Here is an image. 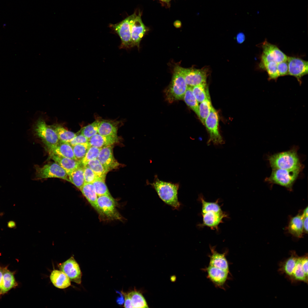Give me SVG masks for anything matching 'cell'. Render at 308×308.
I'll use <instances>...</instances> for the list:
<instances>
[{"instance_id": "f6af8a7d", "label": "cell", "mask_w": 308, "mask_h": 308, "mask_svg": "<svg viewBox=\"0 0 308 308\" xmlns=\"http://www.w3.org/2000/svg\"><path fill=\"white\" fill-rule=\"evenodd\" d=\"M303 231L305 233H307L308 232V216H303Z\"/></svg>"}, {"instance_id": "7402d4cb", "label": "cell", "mask_w": 308, "mask_h": 308, "mask_svg": "<svg viewBox=\"0 0 308 308\" xmlns=\"http://www.w3.org/2000/svg\"><path fill=\"white\" fill-rule=\"evenodd\" d=\"M49 154L51 159L59 164L68 175L73 171L82 166L81 162L77 160L52 153Z\"/></svg>"}, {"instance_id": "8992f818", "label": "cell", "mask_w": 308, "mask_h": 308, "mask_svg": "<svg viewBox=\"0 0 308 308\" xmlns=\"http://www.w3.org/2000/svg\"><path fill=\"white\" fill-rule=\"evenodd\" d=\"M33 128L35 135L42 140L47 148L55 146L59 143V141L54 130L51 125L47 124L43 119L37 120Z\"/></svg>"}, {"instance_id": "ac0fdd59", "label": "cell", "mask_w": 308, "mask_h": 308, "mask_svg": "<svg viewBox=\"0 0 308 308\" xmlns=\"http://www.w3.org/2000/svg\"><path fill=\"white\" fill-rule=\"evenodd\" d=\"M145 27L143 23L141 15H136L133 19L131 25V47L135 46H139L140 42L145 32Z\"/></svg>"}, {"instance_id": "d4e9b609", "label": "cell", "mask_w": 308, "mask_h": 308, "mask_svg": "<svg viewBox=\"0 0 308 308\" xmlns=\"http://www.w3.org/2000/svg\"><path fill=\"white\" fill-rule=\"evenodd\" d=\"M50 277L53 285L58 288L64 289L71 285L70 280L68 277L60 270H54L51 272Z\"/></svg>"}, {"instance_id": "d6a6232c", "label": "cell", "mask_w": 308, "mask_h": 308, "mask_svg": "<svg viewBox=\"0 0 308 308\" xmlns=\"http://www.w3.org/2000/svg\"><path fill=\"white\" fill-rule=\"evenodd\" d=\"M192 88L193 94L198 103L210 97L206 83L195 86L192 87Z\"/></svg>"}, {"instance_id": "7bdbcfd3", "label": "cell", "mask_w": 308, "mask_h": 308, "mask_svg": "<svg viewBox=\"0 0 308 308\" xmlns=\"http://www.w3.org/2000/svg\"><path fill=\"white\" fill-rule=\"evenodd\" d=\"M277 68L279 76L288 75V66L287 61L278 63Z\"/></svg>"}, {"instance_id": "1f68e13d", "label": "cell", "mask_w": 308, "mask_h": 308, "mask_svg": "<svg viewBox=\"0 0 308 308\" xmlns=\"http://www.w3.org/2000/svg\"><path fill=\"white\" fill-rule=\"evenodd\" d=\"M183 99L187 105L199 117V104L193 92L192 87L188 86Z\"/></svg>"}, {"instance_id": "2e32d148", "label": "cell", "mask_w": 308, "mask_h": 308, "mask_svg": "<svg viewBox=\"0 0 308 308\" xmlns=\"http://www.w3.org/2000/svg\"><path fill=\"white\" fill-rule=\"evenodd\" d=\"M124 298L125 308H148L147 303L142 294L135 290L127 292H121Z\"/></svg>"}, {"instance_id": "bcb514c9", "label": "cell", "mask_w": 308, "mask_h": 308, "mask_svg": "<svg viewBox=\"0 0 308 308\" xmlns=\"http://www.w3.org/2000/svg\"><path fill=\"white\" fill-rule=\"evenodd\" d=\"M237 37V40L240 43L242 42L245 40V36L242 33L238 34Z\"/></svg>"}, {"instance_id": "9a60e30c", "label": "cell", "mask_w": 308, "mask_h": 308, "mask_svg": "<svg viewBox=\"0 0 308 308\" xmlns=\"http://www.w3.org/2000/svg\"><path fill=\"white\" fill-rule=\"evenodd\" d=\"M97 159L107 173L113 169L117 168L120 165L114 157L112 145L102 148Z\"/></svg>"}, {"instance_id": "5b68a950", "label": "cell", "mask_w": 308, "mask_h": 308, "mask_svg": "<svg viewBox=\"0 0 308 308\" xmlns=\"http://www.w3.org/2000/svg\"><path fill=\"white\" fill-rule=\"evenodd\" d=\"M188 87L183 76L176 66L171 84L165 92L167 100L171 103L183 99Z\"/></svg>"}, {"instance_id": "f1b7e54d", "label": "cell", "mask_w": 308, "mask_h": 308, "mask_svg": "<svg viewBox=\"0 0 308 308\" xmlns=\"http://www.w3.org/2000/svg\"><path fill=\"white\" fill-rule=\"evenodd\" d=\"M308 278V275L305 273L302 266L301 256H299L290 281L292 283L302 282L307 283Z\"/></svg>"}, {"instance_id": "5bb4252c", "label": "cell", "mask_w": 308, "mask_h": 308, "mask_svg": "<svg viewBox=\"0 0 308 308\" xmlns=\"http://www.w3.org/2000/svg\"><path fill=\"white\" fill-rule=\"evenodd\" d=\"M202 270L206 272L207 277L216 287L225 289L224 286L228 279L229 275L230 274V271L209 265Z\"/></svg>"}, {"instance_id": "d590c367", "label": "cell", "mask_w": 308, "mask_h": 308, "mask_svg": "<svg viewBox=\"0 0 308 308\" xmlns=\"http://www.w3.org/2000/svg\"><path fill=\"white\" fill-rule=\"evenodd\" d=\"M277 63L272 61L260 64V66L267 71L268 80H276L279 76L277 68Z\"/></svg>"}, {"instance_id": "ba28073f", "label": "cell", "mask_w": 308, "mask_h": 308, "mask_svg": "<svg viewBox=\"0 0 308 308\" xmlns=\"http://www.w3.org/2000/svg\"><path fill=\"white\" fill-rule=\"evenodd\" d=\"M205 125L209 135L207 144L212 143L215 145L224 143L219 129V117L218 112L212 107L208 116L205 120Z\"/></svg>"}, {"instance_id": "4316f807", "label": "cell", "mask_w": 308, "mask_h": 308, "mask_svg": "<svg viewBox=\"0 0 308 308\" xmlns=\"http://www.w3.org/2000/svg\"><path fill=\"white\" fill-rule=\"evenodd\" d=\"M303 216L298 214L292 217L289 222L288 230L289 232L294 236L301 238L304 232L303 228Z\"/></svg>"}, {"instance_id": "484cf974", "label": "cell", "mask_w": 308, "mask_h": 308, "mask_svg": "<svg viewBox=\"0 0 308 308\" xmlns=\"http://www.w3.org/2000/svg\"><path fill=\"white\" fill-rule=\"evenodd\" d=\"M118 137L104 136L97 133L89 139L88 142L91 146L102 148L112 145L118 142Z\"/></svg>"}, {"instance_id": "44dd1931", "label": "cell", "mask_w": 308, "mask_h": 308, "mask_svg": "<svg viewBox=\"0 0 308 308\" xmlns=\"http://www.w3.org/2000/svg\"><path fill=\"white\" fill-rule=\"evenodd\" d=\"M211 254L209 255V265L225 271H229V265L226 257L227 251L223 253L217 252L215 246H210Z\"/></svg>"}, {"instance_id": "b9f144b4", "label": "cell", "mask_w": 308, "mask_h": 308, "mask_svg": "<svg viewBox=\"0 0 308 308\" xmlns=\"http://www.w3.org/2000/svg\"><path fill=\"white\" fill-rule=\"evenodd\" d=\"M85 183H92L96 179L93 171L87 165L84 166Z\"/></svg>"}, {"instance_id": "8fae6325", "label": "cell", "mask_w": 308, "mask_h": 308, "mask_svg": "<svg viewBox=\"0 0 308 308\" xmlns=\"http://www.w3.org/2000/svg\"><path fill=\"white\" fill-rule=\"evenodd\" d=\"M262 46L263 52L260 64L272 61L278 63L287 61V56L276 45L266 40Z\"/></svg>"}, {"instance_id": "9c48e42d", "label": "cell", "mask_w": 308, "mask_h": 308, "mask_svg": "<svg viewBox=\"0 0 308 308\" xmlns=\"http://www.w3.org/2000/svg\"><path fill=\"white\" fill-rule=\"evenodd\" d=\"M35 169V178L37 179L57 178L70 182L66 171L56 162L46 164L41 167H36Z\"/></svg>"}, {"instance_id": "52a82bcc", "label": "cell", "mask_w": 308, "mask_h": 308, "mask_svg": "<svg viewBox=\"0 0 308 308\" xmlns=\"http://www.w3.org/2000/svg\"><path fill=\"white\" fill-rule=\"evenodd\" d=\"M136 15L133 13L120 22L110 24V27L119 36L121 40L120 48L128 49L131 47V25Z\"/></svg>"}, {"instance_id": "ab89813d", "label": "cell", "mask_w": 308, "mask_h": 308, "mask_svg": "<svg viewBox=\"0 0 308 308\" xmlns=\"http://www.w3.org/2000/svg\"><path fill=\"white\" fill-rule=\"evenodd\" d=\"M100 121L96 119L94 121L82 129L81 133L88 139L95 134L98 133V126Z\"/></svg>"}, {"instance_id": "836d02e7", "label": "cell", "mask_w": 308, "mask_h": 308, "mask_svg": "<svg viewBox=\"0 0 308 308\" xmlns=\"http://www.w3.org/2000/svg\"><path fill=\"white\" fill-rule=\"evenodd\" d=\"M212 107L210 97L200 102L199 105V118L204 125Z\"/></svg>"}, {"instance_id": "4dcf8cb0", "label": "cell", "mask_w": 308, "mask_h": 308, "mask_svg": "<svg viewBox=\"0 0 308 308\" xmlns=\"http://www.w3.org/2000/svg\"><path fill=\"white\" fill-rule=\"evenodd\" d=\"M68 175L70 182L80 190L85 183L84 166L79 167L71 172Z\"/></svg>"}, {"instance_id": "277c9868", "label": "cell", "mask_w": 308, "mask_h": 308, "mask_svg": "<svg viewBox=\"0 0 308 308\" xmlns=\"http://www.w3.org/2000/svg\"><path fill=\"white\" fill-rule=\"evenodd\" d=\"M117 202L110 195L98 197L96 210L100 218L104 220H121L122 216L116 208Z\"/></svg>"}, {"instance_id": "e575fe53", "label": "cell", "mask_w": 308, "mask_h": 308, "mask_svg": "<svg viewBox=\"0 0 308 308\" xmlns=\"http://www.w3.org/2000/svg\"><path fill=\"white\" fill-rule=\"evenodd\" d=\"M199 199L202 203L201 214L209 211L220 212L222 211L218 204L217 200L215 202H209L205 201L202 194L199 196Z\"/></svg>"}, {"instance_id": "f546056e", "label": "cell", "mask_w": 308, "mask_h": 308, "mask_svg": "<svg viewBox=\"0 0 308 308\" xmlns=\"http://www.w3.org/2000/svg\"><path fill=\"white\" fill-rule=\"evenodd\" d=\"M51 126L56 132L60 141L69 143L77 135L59 124Z\"/></svg>"}, {"instance_id": "f35d334b", "label": "cell", "mask_w": 308, "mask_h": 308, "mask_svg": "<svg viewBox=\"0 0 308 308\" xmlns=\"http://www.w3.org/2000/svg\"><path fill=\"white\" fill-rule=\"evenodd\" d=\"M105 179L101 178H96L92 183L98 196L110 194L105 183Z\"/></svg>"}, {"instance_id": "60d3db41", "label": "cell", "mask_w": 308, "mask_h": 308, "mask_svg": "<svg viewBox=\"0 0 308 308\" xmlns=\"http://www.w3.org/2000/svg\"><path fill=\"white\" fill-rule=\"evenodd\" d=\"M101 148L94 146H91L85 156L81 161L83 166H86L90 161L97 159Z\"/></svg>"}, {"instance_id": "ee69618b", "label": "cell", "mask_w": 308, "mask_h": 308, "mask_svg": "<svg viewBox=\"0 0 308 308\" xmlns=\"http://www.w3.org/2000/svg\"><path fill=\"white\" fill-rule=\"evenodd\" d=\"M88 140L80 133L79 135H77L69 143L72 147L77 144L88 142Z\"/></svg>"}, {"instance_id": "ffe728a7", "label": "cell", "mask_w": 308, "mask_h": 308, "mask_svg": "<svg viewBox=\"0 0 308 308\" xmlns=\"http://www.w3.org/2000/svg\"><path fill=\"white\" fill-rule=\"evenodd\" d=\"M8 268L7 266L4 267L0 297L18 285L15 277V271H11Z\"/></svg>"}, {"instance_id": "4fadbf2b", "label": "cell", "mask_w": 308, "mask_h": 308, "mask_svg": "<svg viewBox=\"0 0 308 308\" xmlns=\"http://www.w3.org/2000/svg\"><path fill=\"white\" fill-rule=\"evenodd\" d=\"M58 267L60 270L67 275L70 281L78 284H81L82 273L79 266L73 256L59 264Z\"/></svg>"}, {"instance_id": "7dc6e473", "label": "cell", "mask_w": 308, "mask_h": 308, "mask_svg": "<svg viewBox=\"0 0 308 308\" xmlns=\"http://www.w3.org/2000/svg\"><path fill=\"white\" fill-rule=\"evenodd\" d=\"M4 267L0 265V294L1 290V283L2 280Z\"/></svg>"}, {"instance_id": "cb8c5ba5", "label": "cell", "mask_w": 308, "mask_h": 308, "mask_svg": "<svg viewBox=\"0 0 308 308\" xmlns=\"http://www.w3.org/2000/svg\"><path fill=\"white\" fill-rule=\"evenodd\" d=\"M118 123L116 121L104 120L100 121L98 133L104 136L117 137Z\"/></svg>"}, {"instance_id": "83f0119b", "label": "cell", "mask_w": 308, "mask_h": 308, "mask_svg": "<svg viewBox=\"0 0 308 308\" xmlns=\"http://www.w3.org/2000/svg\"><path fill=\"white\" fill-rule=\"evenodd\" d=\"M80 190L88 202L96 210L98 196L92 184L85 183Z\"/></svg>"}, {"instance_id": "c3c4849f", "label": "cell", "mask_w": 308, "mask_h": 308, "mask_svg": "<svg viewBox=\"0 0 308 308\" xmlns=\"http://www.w3.org/2000/svg\"><path fill=\"white\" fill-rule=\"evenodd\" d=\"M161 0L162 1H164V2H169V1H170V0Z\"/></svg>"}, {"instance_id": "30bf717a", "label": "cell", "mask_w": 308, "mask_h": 308, "mask_svg": "<svg viewBox=\"0 0 308 308\" xmlns=\"http://www.w3.org/2000/svg\"><path fill=\"white\" fill-rule=\"evenodd\" d=\"M176 67L183 76L188 86L192 87L199 84L206 83L208 72V68H186L179 66Z\"/></svg>"}, {"instance_id": "e0dca14e", "label": "cell", "mask_w": 308, "mask_h": 308, "mask_svg": "<svg viewBox=\"0 0 308 308\" xmlns=\"http://www.w3.org/2000/svg\"><path fill=\"white\" fill-rule=\"evenodd\" d=\"M202 223L199 225L201 227L207 226L212 230H218L219 224L223 222L224 218L227 217V215L223 211L220 212L209 211L201 214Z\"/></svg>"}, {"instance_id": "7c38bea8", "label": "cell", "mask_w": 308, "mask_h": 308, "mask_svg": "<svg viewBox=\"0 0 308 308\" xmlns=\"http://www.w3.org/2000/svg\"><path fill=\"white\" fill-rule=\"evenodd\" d=\"M287 61L288 66V75L295 77L301 84L302 77L308 74V62L299 58L291 56L287 57Z\"/></svg>"}, {"instance_id": "d6986e66", "label": "cell", "mask_w": 308, "mask_h": 308, "mask_svg": "<svg viewBox=\"0 0 308 308\" xmlns=\"http://www.w3.org/2000/svg\"><path fill=\"white\" fill-rule=\"evenodd\" d=\"M290 255L289 258L279 263L278 269L279 272L284 275L289 280L292 277L299 257L294 251H291Z\"/></svg>"}, {"instance_id": "74e56055", "label": "cell", "mask_w": 308, "mask_h": 308, "mask_svg": "<svg viewBox=\"0 0 308 308\" xmlns=\"http://www.w3.org/2000/svg\"><path fill=\"white\" fill-rule=\"evenodd\" d=\"M90 147L88 142L77 144L72 147L76 160L81 162Z\"/></svg>"}, {"instance_id": "6da1fadb", "label": "cell", "mask_w": 308, "mask_h": 308, "mask_svg": "<svg viewBox=\"0 0 308 308\" xmlns=\"http://www.w3.org/2000/svg\"><path fill=\"white\" fill-rule=\"evenodd\" d=\"M146 184L150 185L155 189L158 196L165 203L171 206L174 209H179L181 204L178 199V191L179 183L166 182L160 180L156 175L152 183L146 180Z\"/></svg>"}, {"instance_id": "603a6c76", "label": "cell", "mask_w": 308, "mask_h": 308, "mask_svg": "<svg viewBox=\"0 0 308 308\" xmlns=\"http://www.w3.org/2000/svg\"><path fill=\"white\" fill-rule=\"evenodd\" d=\"M49 153L76 160L72 146L69 143L59 141L56 145L47 148Z\"/></svg>"}, {"instance_id": "7a4b0ae2", "label": "cell", "mask_w": 308, "mask_h": 308, "mask_svg": "<svg viewBox=\"0 0 308 308\" xmlns=\"http://www.w3.org/2000/svg\"><path fill=\"white\" fill-rule=\"evenodd\" d=\"M297 151V148L294 147L289 150L269 156L268 160L272 169L292 170L303 168Z\"/></svg>"}, {"instance_id": "3957f363", "label": "cell", "mask_w": 308, "mask_h": 308, "mask_svg": "<svg viewBox=\"0 0 308 308\" xmlns=\"http://www.w3.org/2000/svg\"><path fill=\"white\" fill-rule=\"evenodd\" d=\"M303 168L292 170L272 169L270 175L265 180L270 183L279 185L291 191L294 183Z\"/></svg>"}, {"instance_id": "8d00e7d4", "label": "cell", "mask_w": 308, "mask_h": 308, "mask_svg": "<svg viewBox=\"0 0 308 308\" xmlns=\"http://www.w3.org/2000/svg\"><path fill=\"white\" fill-rule=\"evenodd\" d=\"M86 165L90 168L94 173L96 178L105 179L107 173L97 158L90 161Z\"/></svg>"}]
</instances>
